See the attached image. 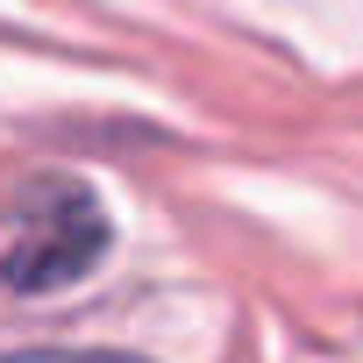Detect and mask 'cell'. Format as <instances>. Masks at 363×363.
I'll use <instances>...</instances> for the list:
<instances>
[{"label": "cell", "mask_w": 363, "mask_h": 363, "mask_svg": "<svg viewBox=\"0 0 363 363\" xmlns=\"http://www.w3.org/2000/svg\"><path fill=\"white\" fill-rule=\"evenodd\" d=\"M114 242V221L100 207V193L72 171H29L15 178L8 193V292L15 299H43V292H65L79 285L86 271H100Z\"/></svg>", "instance_id": "6da1fadb"}, {"label": "cell", "mask_w": 363, "mask_h": 363, "mask_svg": "<svg viewBox=\"0 0 363 363\" xmlns=\"http://www.w3.org/2000/svg\"><path fill=\"white\" fill-rule=\"evenodd\" d=\"M8 363H150L135 349H15Z\"/></svg>", "instance_id": "7a4b0ae2"}]
</instances>
